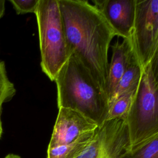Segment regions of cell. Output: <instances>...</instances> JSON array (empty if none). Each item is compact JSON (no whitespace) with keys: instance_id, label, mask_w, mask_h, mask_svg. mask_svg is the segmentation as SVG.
Segmentation results:
<instances>
[{"instance_id":"cell-1","label":"cell","mask_w":158,"mask_h":158,"mask_svg":"<svg viewBox=\"0 0 158 158\" xmlns=\"http://www.w3.org/2000/svg\"><path fill=\"white\" fill-rule=\"evenodd\" d=\"M58 2L70 54L85 67L106 95L108 51L117 34L100 10L88 1Z\"/></svg>"},{"instance_id":"cell-2","label":"cell","mask_w":158,"mask_h":158,"mask_svg":"<svg viewBox=\"0 0 158 158\" xmlns=\"http://www.w3.org/2000/svg\"><path fill=\"white\" fill-rule=\"evenodd\" d=\"M57 86L58 108L76 110L101 127L109 110L106 94L85 67L72 54L58 72Z\"/></svg>"},{"instance_id":"cell-3","label":"cell","mask_w":158,"mask_h":158,"mask_svg":"<svg viewBox=\"0 0 158 158\" xmlns=\"http://www.w3.org/2000/svg\"><path fill=\"white\" fill-rule=\"evenodd\" d=\"M158 54L143 68L139 85L125 118L129 146L158 134Z\"/></svg>"},{"instance_id":"cell-4","label":"cell","mask_w":158,"mask_h":158,"mask_svg":"<svg viewBox=\"0 0 158 158\" xmlns=\"http://www.w3.org/2000/svg\"><path fill=\"white\" fill-rule=\"evenodd\" d=\"M38 25L42 71L51 81L71 55L58 0H40L35 13Z\"/></svg>"},{"instance_id":"cell-5","label":"cell","mask_w":158,"mask_h":158,"mask_svg":"<svg viewBox=\"0 0 158 158\" xmlns=\"http://www.w3.org/2000/svg\"><path fill=\"white\" fill-rule=\"evenodd\" d=\"M131 38L144 68L158 54V0H136Z\"/></svg>"},{"instance_id":"cell-6","label":"cell","mask_w":158,"mask_h":158,"mask_svg":"<svg viewBox=\"0 0 158 158\" xmlns=\"http://www.w3.org/2000/svg\"><path fill=\"white\" fill-rule=\"evenodd\" d=\"M128 146L125 118L107 120L95 130L93 138L77 158H118Z\"/></svg>"},{"instance_id":"cell-7","label":"cell","mask_w":158,"mask_h":158,"mask_svg":"<svg viewBox=\"0 0 158 158\" xmlns=\"http://www.w3.org/2000/svg\"><path fill=\"white\" fill-rule=\"evenodd\" d=\"M58 109L48 148L70 143L98 127L94 122L76 110L64 107Z\"/></svg>"},{"instance_id":"cell-8","label":"cell","mask_w":158,"mask_h":158,"mask_svg":"<svg viewBox=\"0 0 158 158\" xmlns=\"http://www.w3.org/2000/svg\"><path fill=\"white\" fill-rule=\"evenodd\" d=\"M136 0H94L117 36L123 38L131 36L135 17Z\"/></svg>"},{"instance_id":"cell-9","label":"cell","mask_w":158,"mask_h":158,"mask_svg":"<svg viewBox=\"0 0 158 158\" xmlns=\"http://www.w3.org/2000/svg\"><path fill=\"white\" fill-rule=\"evenodd\" d=\"M112 54L109 63L106 96L108 102L112 98L117 84L129 65L130 59L134 51L131 36L123 38L122 43L117 42L112 46Z\"/></svg>"},{"instance_id":"cell-10","label":"cell","mask_w":158,"mask_h":158,"mask_svg":"<svg viewBox=\"0 0 158 158\" xmlns=\"http://www.w3.org/2000/svg\"><path fill=\"white\" fill-rule=\"evenodd\" d=\"M143 67L140 64L136 53L133 52L128 66L120 79L115 90L109 101V106L119 97L137 89L142 75Z\"/></svg>"},{"instance_id":"cell-11","label":"cell","mask_w":158,"mask_h":158,"mask_svg":"<svg viewBox=\"0 0 158 158\" xmlns=\"http://www.w3.org/2000/svg\"><path fill=\"white\" fill-rule=\"evenodd\" d=\"M94 131L86 133L70 143L48 148L47 158H77L93 138Z\"/></svg>"},{"instance_id":"cell-12","label":"cell","mask_w":158,"mask_h":158,"mask_svg":"<svg viewBox=\"0 0 158 158\" xmlns=\"http://www.w3.org/2000/svg\"><path fill=\"white\" fill-rule=\"evenodd\" d=\"M118 158H158V134L126 148Z\"/></svg>"},{"instance_id":"cell-13","label":"cell","mask_w":158,"mask_h":158,"mask_svg":"<svg viewBox=\"0 0 158 158\" xmlns=\"http://www.w3.org/2000/svg\"><path fill=\"white\" fill-rule=\"evenodd\" d=\"M136 91L126 93L112 102L109 106L106 121L115 118H125Z\"/></svg>"},{"instance_id":"cell-14","label":"cell","mask_w":158,"mask_h":158,"mask_svg":"<svg viewBox=\"0 0 158 158\" xmlns=\"http://www.w3.org/2000/svg\"><path fill=\"white\" fill-rule=\"evenodd\" d=\"M16 93L14 83L9 80L3 60H0V110L4 104L10 101Z\"/></svg>"},{"instance_id":"cell-15","label":"cell","mask_w":158,"mask_h":158,"mask_svg":"<svg viewBox=\"0 0 158 158\" xmlns=\"http://www.w3.org/2000/svg\"><path fill=\"white\" fill-rule=\"evenodd\" d=\"M40 0H9L18 15L35 13Z\"/></svg>"},{"instance_id":"cell-16","label":"cell","mask_w":158,"mask_h":158,"mask_svg":"<svg viewBox=\"0 0 158 158\" xmlns=\"http://www.w3.org/2000/svg\"><path fill=\"white\" fill-rule=\"evenodd\" d=\"M5 12V0H0V19L4 16Z\"/></svg>"},{"instance_id":"cell-17","label":"cell","mask_w":158,"mask_h":158,"mask_svg":"<svg viewBox=\"0 0 158 158\" xmlns=\"http://www.w3.org/2000/svg\"><path fill=\"white\" fill-rule=\"evenodd\" d=\"M2 110H0V139L2 136V135L3 133V128H2V123L1 120V114Z\"/></svg>"},{"instance_id":"cell-18","label":"cell","mask_w":158,"mask_h":158,"mask_svg":"<svg viewBox=\"0 0 158 158\" xmlns=\"http://www.w3.org/2000/svg\"><path fill=\"white\" fill-rule=\"evenodd\" d=\"M3 158H21L19 156L15 154H8Z\"/></svg>"}]
</instances>
